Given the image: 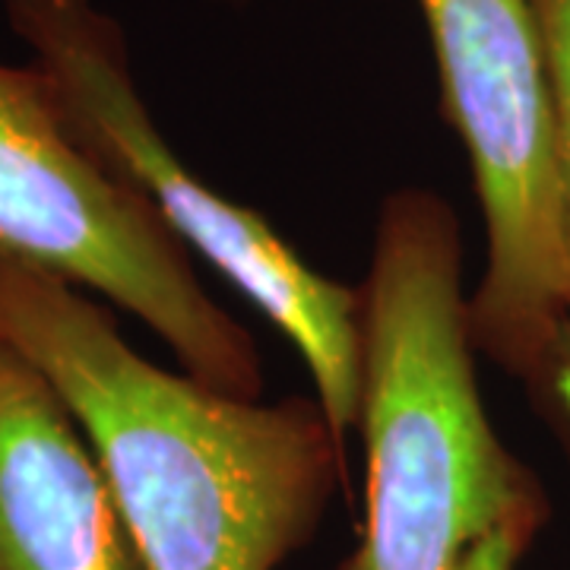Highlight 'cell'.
<instances>
[{"label": "cell", "instance_id": "ba28073f", "mask_svg": "<svg viewBox=\"0 0 570 570\" xmlns=\"http://www.w3.org/2000/svg\"><path fill=\"white\" fill-rule=\"evenodd\" d=\"M520 384L527 387L535 415L546 422L570 463V305Z\"/></svg>", "mask_w": 570, "mask_h": 570}, {"label": "cell", "instance_id": "3957f363", "mask_svg": "<svg viewBox=\"0 0 570 570\" xmlns=\"http://www.w3.org/2000/svg\"><path fill=\"white\" fill-rule=\"evenodd\" d=\"M10 29L48 77L73 140L140 194L187 250H197L283 330L305 358L340 438L362 412V295L307 266L261 213L187 171L142 102L124 29L92 0H0Z\"/></svg>", "mask_w": 570, "mask_h": 570}, {"label": "cell", "instance_id": "52a82bcc", "mask_svg": "<svg viewBox=\"0 0 570 570\" xmlns=\"http://www.w3.org/2000/svg\"><path fill=\"white\" fill-rule=\"evenodd\" d=\"M532 7H535L542 55H546L554 165L561 187L564 242L570 254V0H532Z\"/></svg>", "mask_w": 570, "mask_h": 570}, {"label": "cell", "instance_id": "8992f818", "mask_svg": "<svg viewBox=\"0 0 570 570\" xmlns=\"http://www.w3.org/2000/svg\"><path fill=\"white\" fill-rule=\"evenodd\" d=\"M0 570H146L58 390L0 343Z\"/></svg>", "mask_w": 570, "mask_h": 570}, {"label": "cell", "instance_id": "9c48e42d", "mask_svg": "<svg viewBox=\"0 0 570 570\" xmlns=\"http://www.w3.org/2000/svg\"><path fill=\"white\" fill-rule=\"evenodd\" d=\"M539 532H542L539 523H510L489 532L466 551L463 564L456 570H517L532 549V542L539 539Z\"/></svg>", "mask_w": 570, "mask_h": 570}, {"label": "cell", "instance_id": "6da1fadb", "mask_svg": "<svg viewBox=\"0 0 570 570\" xmlns=\"http://www.w3.org/2000/svg\"><path fill=\"white\" fill-rule=\"evenodd\" d=\"M0 343L58 390L146 570H279L346 482L317 396H228L130 346L111 311L0 257Z\"/></svg>", "mask_w": 570, "mask_h": 570}, {"label": "cell", "instance_id": "277c9868", "mask_svg": "<svg viewBox=\"0 0 570 570\" xmlns=\"http://www.w3.org/2000/svg\"><path fill=\"white\" fill-rule=\"evenodd\" d=\"M0 257L102 295L149 326L184 374L261 400L254 336L209 298L159 213L73 140L36 63L0 61Z\"/></svg>", "mask_w": 570, "mask_h": 570}, {"label": "cell", "instance_id": "5b68a950", "mask_svg": "<svg viewBox=\"0 0 570 570\" xmlns=\"http://www.w3.org/2000/svg\"><path fill=\"white\" fill-rule=\"evenodd\" d=\"M441 102L463 142L485 228L469 295L472 343L523 381L570 305L549 77L532 0H419Z\"/></svg>", "mask_w": 570, "mask_h": 570}, {"label": "cell", "instance_id": "7a4b0ae2", "mask_svg": "<svg viewBox=\"0 0 570 570\" xmlns=\"http://www.w3.org/2000/svg\"><path fill=\"white\" fill-rule=\"evenodd\" d=\"M358 295L365 523L333 570H456L489 532L546 527L549 494L479 393L463 235L441 194L384 197Z\"/></svg>", "mask_w": 570, "mask_h": 570}, {"label": "cell", "instance_id": "30bf717a", "mask_svg": "<svg viewBox=\"0 0 570 570\" xmlns=\"http://www.w3.org/2000/svg\"><path fill=\"white\" fill-rule=\"evenodd\" d=\"M216 3H242V0H216Z\"/></svg>", "mask_w": 570, "mask_h": 570}]
</instances>
